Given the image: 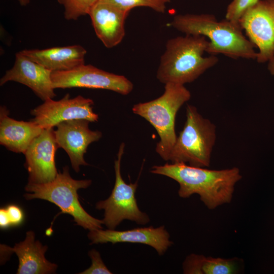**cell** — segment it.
Listing matches in <instances>:
<instances>
[{
	"label": "cell",
	"mask_w": 274,
	"mask_h": 274,
	"mask_svg": "<svg viewBox=\"0 0 274 274\" xmlns=\"http://www.w3.org/2000/svg\"><path fill=\"white\" fill-rule=\"evenodd\" d=\"M209 40L203 36L185 35L167 41L156 78L163 84L185 85L196 80L219 61L216 55L203 56Z\"/></svg>",
	"instance_id": "3957f363"
},
{
	"label": "cell",
	"mask_w": 274,
	"mask_h": 274,
	"mask_svg": "<svg viewBox=\"0 0 274 274\" xmlns=\"http://www.w3.org/2000/svg\"><path fill=\"white\" fill-rule=\"evenodd\" d=\"M191 94L184 85L168 83L159 97L136 104L132 112L149 122L156 129L160 140L155 151L164 160L168 161L177 136L175 131L176 115L181 107L191 98Z\"/></svg>",
	"instance_id": "277c9868"
},
{
	"label": "cell",
	"mask_w": 274,
	"mask_h": 274,
	"mask_svg": "<svg viewBox=\"0 0 274 274\" xmlns=\"http://www.w3.org/2000/svg\"><path fill=\"white\" fill-rule=\"evenodd\" d=\"M88 237L91 241V244L130 243L147 245L153 248L160 256L163 255L173 244L164 226L139 227L122 231L95 229L89 231Z\"/></svg>",
	"instance_id": "5bb4252c"
},
{
	"label": "cell",
	"mask_w": 274,
	"mask_h": 274,
	"mask_svg": "<svg viewBox=\"0 0 274 274\" xmlns=\"http://www.w3.org/2000/svg\"><path fill=\"white\" fill-rule=\"evenodd\" d=\"M241 260L237 258L224 259L191 254L183 263L185 274H233L239 272Z\"/></svg>",
	"instance_id": "d6986e66"
},
{
	"label": "cell",
	"mask_w": 274,
	"mask_h": 274,
	"mask_svg": "<svg viewBox=\"0 0 274 274\" xmlns=\"http://www.w3.org/2000/svg\"><path fill=\"white\" fill-rule=\"evenodd\" d=\"M52 71L17 52L13 67L6 71L0 80L2 86L9 81L22 84L30 89L42 100L45 101L56 96L52 79Z\"/></svg>",
	"instance_id": "4fadbf2b"
},
{
	"label": "cell",
	"mask_w": 274,
	"mask_h": 274,
	"mask_svg": "<svg viewBox=\"0 0 274 274\" xmlns=\"http://www.w3.org/2000/svg\"><path fill=\"white\" fill-rule=\"evenodd\" d=\"M99 0H57L64 9V17L68 20H75L88 15L92 7Z\"/></svg>",
	"instance_id": "ffe728a7"
},
{
	"label": "cell",
	"mask_w": 274,
	"mask_h": 274,
	"mask_svg": "<svg viewBox=\"0 0 274 274\" xmlns=\"http://www.w3.org/2000/svg\"><path fill=\"white\" fill-rule=\"evenodd\" d=\"M11 225L5 208L0 210V227L1 228H6Z\"/></svg>",
	"instance_id": "d4e9b609"
},
{
	"label": "cell",
	"mask_w": 274,
	"mask_h": 274,
	"mask_svg": "<svg viewBox=\"0 0 274 274\" xmlns=\"http://www.w3.org/2000/svg\"><path fill=\"white\" fill-rule=\"evenodd\" d=\"M88 255L91 260L90 266L80 274H111L112 272L104 263L100 253L95 249L89 251Z\"/></svg>",
	"instance_id": "603a6c76"
},
{
	"label": "cell",
	"mask_w": 274,
	"mask_h": 274,
	"mask_svg": "<svg viewBox=\"0 0 274 274\" xmlns=\"http://www.w3.org/2000/svg\"><path fill=\"white\" fill-rule=\"evenodd\" d=\"M129 12L101 0L91 9L88 15L94 31L106 47L113 48L122 42Z\"/></svg>",
	"instance_id": "9a60e30c"
},
{
	"label": "cell",
	"mask_w": 274,
	"mask_h": 274,
	"mask_svg": "<svg viewBox=\"0 0 274 274\" xmlns=\"http://www.w3.org/2000/svg\"><path fill=\"white\" fill-rule=\"evenodd\" d=\"M53 88H87L107 89L126 95L133 88L124 76L111 73L91 65L82 64L69 71L52 72Z\"/></svg>",
	"instance_id": "ba28073f"
},
{
	"label": "cell",
	"mask_w": 274,
	"mask_h": 274,
	"mask_svg": "<svg viewBox=\"0 0 274 274\" xmlns=\"http://www.w3.org/2000/svg\"><path fill=\"white\" fill-rule=\"evenodd\" d=\"M54 128L44 129L31 143L25 151L24 166L28 173V182L45 183L56 177L55 156L59 148Z\"/></svg>",
	"instance_id": "7c38bea8"
},
{
	"label": "cell",
	"mask_w": 274,
	"mask_h": 274,
	"mask_svg": "<svg viewBox=\"0 0 274 274\" xmlns=\"http://www.w3.org/2000/svg\"><path fill=\"white\" fill-rule=\"evenodd\" d=\"M267 68L270 74L274 76V55L267 62Z\"/></svg>",
	"instance_id": "484cf974"
},
{
	"label": "cell",
	"mask_w": 274,
	"mask_h": 274,
	"mask_svg": "<svg viewBox=\"0 0 274 274\" xmlns=\"http://www.w3.org/2000/svg\"><path fill=\"white\" fill-rule=\"evenodd\" d=\"M11 225H18L23 220V213L18 206L11 204L5 208Z\"/></svg>",
	"instance_id": "cb8c5ba5"
},
{
	"label": "cell",
	"mask_w": 274,
	"mask_h": 274,
	"mask_svg": "<svg viewBox=\"0 0 274 274\" xmlns=\"http://www.w3.org/2000/svg\"><path fill=\"white\" fill-rule=\"evenodd\" d=\"M150 172L176 181L179 185L178 195L181 198L198 195L210 210L230 203L235 185L242 178L240 170L236 167L213 170L184 163L154 165Z\"/></svg>",
	"instance_id": "6da1fadb"
},
{
	"label": "cell",
	"mask_w": 274,
	"mask_h": 274,
	"mask_svg": "<svg viewBox=\"0 0 274 274\" xmlns=\"http://www.w3.org/2000/svg\"><path fill=\"white\" fill-rule=\"evenodd\" d=\"M125 148L122 143L119 148L117 158L114 162L115 181L110 196L99 201L95 208L104 211L102 219L104 224L109 229H115L123 220H128L138 224L145 225L150 221L149 216L141 211L137 203L135 194L138 187V181L129 184L123 179L121 173V162Z\"/></svg>",
	"instance_id": "52a82bcc"
},
{
	"label": "cell",
	"mask_w": 274,
	"mask_h": 274,
	"mask_svg": "<svg viewBox=\"0 0 274 274\" xmlns=\"http://www.w3.org/2000/svg\"><path fill=\"white\" fill-rule=\"evenodd\" d=\"M20 52L52 72L69 71L85 64L86 50L75 45L44 49H25Z\"/></svg>",
	"instance_id": "ac0fdd59"
},
{
	"label": "cell",
	"mask_w": 274,
	"mask_h": 274,
	"mask_svg": "<svg viewBox=\"0 0 274 274\" xmlns=\"http://www.w3.org/2000/svg\"><path fill=\"white\" fill-rule=\"evenodd\" d=\"M170 25L185 35L208 39L206 52L210 55L256 60L255 47L243 34L239 23L225 18L218 21L211 14H185L175 16Z\"/></svg>",
	"instance_id": "7a4b0ae2"
},
{
	"label": "cell",
	"mask_w": 274,
	"mask_h": 274,
	"mask_svg": "<svg viewBox=\"0 0 274 274\" xmlns=\"http://www.w3.org/2000/svg\"><path fill=\"white\" fill-rule=\"evenodd\" d=\"M112 4L124 11L129 12L132 9L145 7L155 11L163 13L170 0H101Z\"/></svg>",
	"instance_id": "44dd1931"
},
{
	"label": "cell",
	"mask_w": 274,
	"mask_h": 274,
	"mask_svg": "<svg viewBox=\"0 0 274 274\" xmlns=\"http://www.w3.org/2000/svg\"><path fill=\"white\" fill-rule=\"evenodd\" d=\"M5 106L0 109V144L8 150L24 154L32 141L44 129L32 119L18 121L9 116Z\"/></svg>",
	"instance_id": "e0dca14e"
},
{
	"label": "cell",
	"mask_w": 274,
	"mask_h": 274,
	"mask_svg": "<svg viewBox=\"0 0 274 274\" xmlns=\"http://www.w3.org/2000/svg\"><path fill=\"white\" fill-rule=\"evenodd\" d=\"M186 119L169 154L171 163L209 167L216 140V127L191 105L186 108Z\"/></svg>",
	"instance_id": "8992f818"
},
{
	"label": "cell",
	"mask_w": 274,
	"mask_h": 274,
	"mask_svg": "<svg viewBox=\"0 0 274 274\" xmlns=\"http://www.w3.org/2000/svg\"><path fill=\"white\" fill-rule=\"evenodd\" d=\"M260 0H232L228 5L225 13V19L239 23L243 14Z\"/></svg>",
	"instance_id": "7402d4cb"
},
{
	"label": "cell",
	"mask_w": 274,
	"mask_h": 274,
	"mask_svg": "<svg viewBox=\"0 0 274 274\" xmlns=\"http://www.w3.org/2000/svg\"><path fill=\"white\" fill-rule=\"evenodd\" d=\"M91 183V180L73 179L68 166H65L62 172L58 173L51 182L40 184L28 182L25 188L27 193L24 197L27 200L41 199L54 203L62 213L72 216L78 225L89 231L102 229V220L89 214L79 200L78 190L88 188Z\"/></svg>",
	"instance_id": "5b68a950"
},
{
	"label": "cell",
	"mask_w": 274,
	"mask_h": 274,
	"mask_svg": "<svg viewBox=\"0 0 274 274\" xmlns=\"http://www.w3.org/2000/svg\"><path fill=\"white\" fill-rule=\"evenodd\" d=\"M90 122L82 119L64 121L57 124L54 130L58 147L67 154L72 166L77 173L80 171L81 165H88L84 157L89 145L102 136L100 131L89 128Z\"/></svg>",
	"instance_id": "8fae6325"
},
{
	"label": "cell",
	"mask_w": 274,
	"mask_h": 274,
	"mask_svg": "<svg viewBox=\"0 0 274 274\" xmlns=\"http://www.w3.org/2000/svg\"><path fill=\"white\" fill-rule=\"evenodd\" d=\"M239 24L258 49L257 61L267 62L274 55V0H260L243 14Z\"/></svg>",
	"instance_id": "9c48e42d"
},
{
	"label": "cell",
	"mask_w": 274,
	"mask_h": 274,
	"mask_svg": "<svg viewBox=\"0 0 274 274\" xmlns=\"http://www.w3.org/2000/svg\"><path fill=\"white\" fill-rule=\"evenodd\" d=\"M92 99L81 95L70 98L66 94L60 100L48 99L30 111L32 119L43 129L51 128L58 123L73 119H86L96 122L98 115L93 110Z\"/></svg>",
	"instance_id": "30bf717a"
},
{
	"label": "cell",
	"mask_w": 274,
	"mask_h": 274,
	"mask_svg": "<svg viewBox=\"0 0 274 274\" xmlns=\"http://www.w3.org/2000/svg\"><path fill=\"white\" fill-rule=\"evenodd\" d=\"M48 247L39 241H35V233L28 231L25 239L16 244L13 248L1 245V250L14 252L18 256L17 274H46L55 273L57 265L49 262L45 257Z\"/></svg>",
	"instance_id": "2e32d148"
},
{
	"label": "cell",
	"mask_w": 274,
	"mask_h": 274,
	"mask_svg": "<svg viewBox=\"0 0 274 274\" xmlns=\"http://www.w3.org/2000/svg\"><path fill=\"white\" fill-rule=\"evenodd\" d=\"M19 4L22 6H27L30 2V0H18Z\"/></svg>",
	"instance_id": "4316f807"
}]
</instances>
